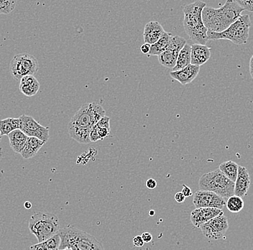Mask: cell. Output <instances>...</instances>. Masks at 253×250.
<instances>
[{
  "mask_svg": "<svg viewBox=\"0 0 253 250\" xmlns=\"http://www.w3.org/2000/svg\"><path fill=\"white\" fill-rule=\"evenodd\" d=\"M20 119V130L28 137H36L46 143L50 138L49 128L42 126L30 115H23Z\"/></svg>",
  "mask_w": 253,
  "mask_h": 250,
  "instance_id": "cell-11",
  "label": "cell"
},
{
  "mask_svg": "<svg viewBox=\"0 0 253 250\" xmlns=\"http://www.w3.org/2000/svg\"><path fill=\"white\" fill-rule=\"evenodd\" d=\"M251 177L249 172L243 166H239L238 174L235 182V195L242 198L248 194L251 186Z\"/></svg>",
  "mask_w": 253,
  "mask_h": 250,
  "instance_id": "cell-14",
  "label": "cell"
},
{
  "mask_svg": "<svg viewBox=\"0 0 253 250\" xmlns=\"http://www.w3.org/2000/svg\"><path fill=\"white\" fill-rule=\"evenodd\" d=\"M201 191H210L228 199L235 195V183L229 180L218 170L204 174L199 181Z\"/></svg>",
  "mask_w": 253,
  "mask_h": 250,
  "instance_id": "cell-7",
  "label": "cell"
},
{
  "mask_svg": "<svg viewBox=\"0 0 253 250\" xmlns=\"http://www.w3.org/2000/svg\"><path fill=\"white\" fill-rule=\"evenodd\" d=\"M187 44L186 39L181 36L172 37L168 48L158 56V61L162 66L173 69L181 49Z\"/></svg>",
  "mask_w": 253,
  "mask_h": 250,
  "instance_id": "cell-9",
  "label": "cell"
},
{
  "mask_svg": "<svg viewBox=\"0 0 253 250\" xmlns=\"http://www.w3.org/2000/svg\"><path fill=\"white\" fill-rule=\"evenodd\" d=\"M175 200L177 202L182 203V202H184L185 200H186V197L181 192H178L175 195Z\"/></svg>",
  "mask_w": 253,
  "mask_h": 250,
  "instance_id": "cell-34",
  "label": "cell"
},
{
  "mask_svg": "<svg viewBox=\"0 0 253 250\" xmlns=\"http://www.w3.org/2000/svg\"><path fill=\"white\" fill-rule=\"evenodd\" d=\"M145 186L149 189H155L157 187V182L153 178H149L145 182Z\"/></svg>",
  "mask_w": 253,
  "mask_h": 250,
  "instance_id": "cell-31",
  "label": "cell"
},
{
  "mask_svg": "<svg viewBox=\"0 0 253 250\" xmlns=\"http://www.w3.org/2000/svg\"><path fill=\"white\" fill-rule=\"evenodd\" d=\"M24 206H25L26 209H31L32 208V203L31 202L26 201L25 202V204H24Z\"/></svg>",
  "mask_w": 253,
  "mask_h": 250,
  "instance_id": "cell-36",
  "label": "cell"
},
{
  "mask_svg": "<svg viewBox=\"0 0 253 250\" xmlns=\"http://www.w3.org/2000/svg\"><path fill=\"white\" fill-rule=\"evenodd\" d=\"M40 83L33 75L23 77L20 81V90L26 97H33L37 94L40 89Z\"/></svg>",
  "mask_w": 253,
  "mask_h": 250,
  "instance_id": "cell-19",
  "label": "cell"
},
{
  "mask_svg": "<svg viewBox=\"0 0 253 250\" xmlns=\"http://www.w3.org/2000/svg\"><path fill=\"white\" fill-rule=\"evenodd\" d=\"M182 194L184 195L185 197L188 198L192 196V191L189 187L186 186V185H183V190H182Z\"/></svg>",
  "mask_w": 253,
  "mask_h": 250,
  "instance_id": "cell-33",
  "label": "cell"
},
{
  "mask_svg": "<svg viewBox=\"0 0 253 250\" xmlns=\"http://www.w3.org/2000/svg\"><path fill=\"white\" fill-rule=\"evenodd\" d=\"M132 242H133L134 246L137 247V248H141L145 244L141 236H136L132 240Z\"/></svg>",
  "mask_w": 253,
  "mask_h": 250,
  "instance_id": "cell-30",
  "label": "cell"
},
{
  "mask_svg": "<svg viewBox=\"0 0 253 250\" xmlns=\"http://www.w3.org/2000/svg\"><path fill=\"white\" fill-rule=\"evenodd\" d=\"M150 47L151 45L148 44H144L143 45L141 46V48H140V50L142 53L144 54H148L150 50Z\"/></svg>",
  "mask_w": 253,
  "mask_h": 250,
  "instance_id": "cell-35",
  "label": "cell"
},
{
  "mask_svg": "<svg viewBox=\"0 0 253 250\" xmlns=\"http://www.w3.org/2000/svg\"><path fill=\"white\" fill-rule=\"evenodd\" d=\"M45 144V142L40 140L37 138L28 137L26 143L24 146L23 150H22L20 153L24 159H31L37 154L40 150Z\"/></svg>",
  "mask_w": 253,
  "mask_h": 250,
  "instance_id": "cell-20",
  "label": "cell"
},
{
  "mask_svg": "<svg viewBox=\"0 0 253 250\" xmlns=\"http://www.w3.org/2000/svg\"><path fill=\"white\" fill-rule=\"evenodd\" d=\"M30 250H50L47 248L45 242L37 244V245H33L30 248Z\"/></svg>",
  "mask_w": 253,
  "mask_h": 250,
  "instance_id": "cell-29",
  "label": "cell"
},
{
  "mask_svg": "<svg viewBox=\"0 0 253 250\" xmlns=\"http://www.w3.org/2000/svg\"><path fill=\"white\" fill-rule=\"evenodd\" d=\"M244 200H243V199L235 196V195L229 197L226 201V206H227V209L231 213H237L241 211L244 208Z\"/></svg>",
  "mask_w": 253,
  "mask_h": 250,
  "instance_id": "cell-26",
  "label": "cell"
},
{
  "mask_svg": "<svg viewBox=\"0 0 253 250\" xmlns=\"http://www.w3.org/2000/svg\"><path fill=\"white\" fill-rule=\"evenodd\" d=\"M200 229L204 236L209 240H220L228 230V219L221 213L203 224Z\"/></svg>",
  "mask_w": 253,
  "mask_h": 250,
  "instance_id": "cell-10",
  "label": "cell"
},
{
  "mask_svg": "<svg viewBox=\"0 0 253 250\" xmlns=\"http://www.w3.org/2000/svg\"><path fill=\"white\" fill-rule=\"evenodd\" d=\"M191 64L200 66L210 60L211 56V49L206 45L193 44L191 46Z\"/></svg>",
  "mask_w": 253,
  "mask_h": 250,
  "instance_id": "cell-16",
  "label": "cell"
},
{
  "mask_svg": "<svg viewBox=\"0 0 253 250\" xmlns=\"http://www.w3.org/2000/svg\"><path fill=\"white\" fill-rule=\"evenodd\" d=\"M1 136L0 135V141H1Z\"/></svg>",
  "mask_w": 253,
  "mask_h": 250,
  "instance_id": "cell-39",
  "label": "cell"
},
{
  "mask_svg": "<svg viewBox=\"0 0 253 250\" xmlns=\"http://www.w3.org/2000/svg\"><path fill=\"white\" fill-rule=\"evenodd\" d=\"M237 1L240 4V7L244 9V10H248L253 12V0H250V1L237 0Z\"/></svg>",
  "mask_w": 253,
  "mask_h": 250,
  "instance_id": "cell-28",
  "label": "cell"
},
{
  "mask_svg": "<svg viewBox=\"0 0 253 250\" xmlns=\"http://www.w3.org/2000/svg\"><path fill=\"white\" fill-rule=\"evenodd\" d=\"M17 1L12 0H0V14L10 13L15 8Z\"/></svg>",
  "mask_w": 253,
  "mask_h": 250,
  "instance_id": "cell-27",
  "label": "cell"
},
{
  "mask_svg": "<svg viewBox=\"0 0 253 250\" xmlns=\"http://www.w3.org/2000/svg\"><path fill=\"white\" fill-rule=\"evenodd\" d=\"M206 6L204 1H197L183 7V28L194 44L206 45L209 41L208 30L202 20V11Z\"/></svg>",
  "mask_w": 253,
  "mask_h": 250,
  "instance_id": "cell-3",
  "label": "cell"
},
{
  "mask_svg": "<svg viewBox=\"0 0 253 250\" xmlns=\"http://www.w3.org/2000/svg\"><path fill=\"white\" fill-rule=\"evenodd\" d=\"M193 203L196 208H212L222 210L226 205V200L214 193L200 190L194 194Z\"/></svg>",
  "mask_w": 253,
  "mask_h": 250,
  "instance_id": "cell-12",
  "label": "cell"
},
{
  "mask_svg": "<svg viewBox=\"0 0 253 250\" xmlns=\"http://www.w3.org/2000/svg\"><path fill=\"white\" fill-rule=\"evenodd\" d=\"M221 213H223L222 210L217 209V208H196L191 212V221L193 225L196 227L200 228L203 224Z\"/></svg>",
  "mask_w": 253,
  "mask_h": 250,
  "instance_id": "cell-13",
  "label": "cell"
},
{
  "mask_svg": "<svg viewBox=\"0 0 253 250\" xmlns=\"http://www.w3.org/2000/svg\"><path fill=\"white\" fill-rule=\"evenodd\" d=\"M20 129L19 118H8L0 121V135H9L12 131Z\"/></svg>",
  "mask_w": 253,
  "mask_h": 250,
  "instance_id": "cell-25",
  "label": "cell"
},
{
  "mask_svg": "<svg viewBox=\"0 0 253 250\" xmlns=\"http://www.w3.org/2000/svg\"><path fill=\"white\" fill-rule=\"evenodd\" d=\"M58 234L61 238L58 250H105L94 237L74 226H68L59 229Z\"/></svg>",
  "mask_w": 253,
  "mask_h": 250,
  "instance_id": "cell-4",
  "label": "cell"
},
{
  "mask_svg": "<svg viewBox=\"0 0 253 250\" xmlns=\"http://www.w3.org/2000/svg\"><path fill=\"white\" fill-rule=\"evenodd\" d=\"M149 215L150 216H153L155 215V211L154 210H150L149 211Z\"/></svg>",
  "mask_w": 253,
  "mask_h": 250,
  "instance_id": "cell-37",
  "label": "cell"
},
{
  "mask_svg": "<svg viewBox=\"0 0 253 250\" xmlns=\"http://www.w3.org/2000/svg\"><path fill=\"white\" fill-rule=\"evenodd\" d=\"M191 46L186 44L180 51L178 58H177L176 64L174 66L172 72L181 70L191 64Z\"/></svg>",
  "mask_w": 253,
  "mask_h": 250,
  "instance_id": "cell-23",
  "label": "cell"
},
{
  "mask_svg": "<svg viewBox=\"0 0 253 250\" xmlns=\"http://www.w3.org/2000/svg\"><path fill=\"white\" fill-rule=\"evenodd\" d=\"M39 69L38 60L33 55L27 53L15 55L9 65L11 75L17 81H20L25 76H34Z\"/></svg>",
  "mask_w": 253,
  "mask_h": 250,
  "instance_id": "cell-8",
  "label": "cell"
},
{
  "mask_svg": "<svg viewBox=\"0 0 253 250\" xmlns=\"http://www.w3.org/2000/svg\"><path fill=\"white\" fill-rule=\"evenodd\" d=\"M72 250L71 249H69V248H67V249H64V250Z\"/></svg>",
  "mask_w": 253,
  "mask_h": 250,
  "instance_id": "cell-38",
  "label": "cell"
},
{
  "mask_svg": "<svg viewBox=\"0 0 253 250\" xmlns=\"http://www.w3.org/2000/svg\"><path fill=\"white\" fill-rule=\"evenodd\" d=\"M166 31L162 25L157 21H151L147 23L143 33V39L145 44L150 45L156 44Z\"/></svg>",
  "mask_w": 253,
  "mask_h": 250,
  "instance_id": "cell-17",
  "label": "cell"
},
{
  "mask_svg": "<svg viewBox=\"0 0 253 250\" xmlns=\"http://www.w3.org/2000/svg\"><path fill=\"white\" fill-rule=\"evenodd\" d=\"M199 72L200 66L189 64L181 70L170 72V75L173 80L178 81L181 85H186L195 80Z\"/></svg>",
  "mask_w": 253,
  "mask_h": 250,
  "instance_id": "cell-15",
  "label": "cell"
},
{
  "mask_svg": "<svg viewBox=\"0 0 253 250\" xmlns=\"http://www.w3.org/2000/svg\"><path fill=\"white\" fill-rule=\"evenodd\" d=\"M59 219L50 213H38L33 215L29 220L28 228L39 243L46 241L58 234L60 228Z\"/></svg>",
  "mask_w": 253,
  "mask_h": 250,
  "instance_id": "cell-5",
  "label": "cell"
},
{
  "mask_svg": "<svg viewBox=\"0 0 253 250\" xmlns=\"http://www.w3.org/2000/svg\"><path fill=\"white\" fill-rule=\"evenodd\" d=\"M141 237L145 243H149L153 240V236L149 232H144V233H142Z\"/></svg>",
  "mask_w": 253,
  "mask_h": 250,
  "instance_id": "cell-32",
  "label": "cell"
},
{
  "mask_svg": "<svg viewBox=\"0 0 253 250\" xmlns=\"http://www.w3.org/2000/svg\"><path fill=\"white\" fill-rule=\"evenodd\" d=\"M251 26L249 15H241L225 31L221 33L207 31L209 41L228 40L236 45L247 44L249 38L250 28Z\"/></svg>",
  "mask_w": 253,
  "mask_h": 250,
  "instance_id": "cell-6",
  "label": "cell"
},
{
  "mask_svg": "<svg viewBox=\"0 0 253 250\" xmlns=\"http://www.w3.org/2000/svg\"></svg>",
  "mask_w": 253,
  "mask_h": 250,
  "instance_id": "cell-40",
  "label": "cell"
},
{
  "mask_svg": "<svg viewBox=\"0 0 253 250\" xmlns=\"http://www.w3.org/2000/svg\"><path fill=\"white\" fill-rule=\"evenodd\" d=\"M238 169V164L232 161H227L221 163L219 167V170L222 172L223 175L233 183H235L236 180Z\"/></svg>",
  "mask_w": 253,
  "mask_h": 250,
  "instance_id": "cell-24",
  "label": "cell"
},
{
  "mask_svg": "<svg viewBox=\"0 0 253 250\" xmlns=\"http://www.w3.org/2000/svg\"><path fill=\"white\" fill-rule=\"evenodd\" d=\"M105 110L99 104H84L69 121V135L82 145L91 143L90 133L95 125L105 116Z\"/></svg>",
  "mask_w": 253,
  "mask_h": 250,
  "instance_id": "cell-1",
  "label": "cell"
},
{
  "mask_svg": "<svg viewBox=\"0 0 253 250\" xmlns=\"http://www.w3.org/2000/svg\"><path fill=\"white\" fill-rule=\"evenodd\" d=\"M110 118L104 116L94 126L90 133V141L91 142H96L103 140L110 135Z\"/></svg>",
  "mask_w": 253,
  "mask_h": 250,
  "instance_id": "cell-18",
  "label": "cell"
},
{
  "mask_svg": "<svg viewBox=\"0 0 253 250\" xmlns=\"http://www.w3.org/2000/svg\"><path fill=\"white\" fill-rule=\"evenodd\" d=\"M173 36L170 33H164L156 44L151 45L148 56H159L168 48Z\"/></svg>",
  "mask_w": 253,
  "mask_h": 250,
  "instance_id": "cell-22",
  "label": "cell"
},
{
  "mask_svg": "<svg viewBox=\"0 0 253 250\" xmlns=\"http://www.w3.org/2000/svg\"><path fill=\"white\" fill-rule=\"evenodd\" d=\"M9 140V145L16 153H21L24 146L28 140V136L24 134L20 129L15 130L8 135Z\"/></svg>",
  "mask_w": 253,
  "mask_h": 250,
  "instance_id": "cell-21",
  "label": "cell"
},
{
  "mask_svg": "<svg viewBox=\"0 0 253 250\" xmlns=\"http://www.w3.org/2000/svg\"><path fill=\"white\" fill-rule=\"evenodd\" d=\"M243 11L237 1L229 0L218 9L206 6L202 11V20L208 31L221 33L235 23Z\"/></svg>",
  "mask_w": 253,
  "mask_h": 250,
  "instance_id": "cell-2",
  "label": "cell"
}]
</instances>
